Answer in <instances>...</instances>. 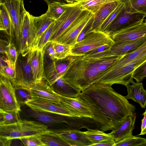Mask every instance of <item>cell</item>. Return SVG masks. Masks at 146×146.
Returning a JSON list of instances; mask_svg holds the SVG:
<instances>
[{
	"mask_svg": "<svg viewBox=\"0 0 146 146\" xmlns=\"http://www.w3.org/2000/svg\"><path fill=\"white\" fill-rule=\"evenodd\" d=\"M0 29L5 33L11 40L14 36L11 23L7 10L5 5L0 3Z\"/></svg>",
	"mask_w": 146,
	"mask_h": 146,
	"instance_id": "4316f807",
	"label": "cell"
},
{
	"mask_svg": "<svg viewBox=\"0 0 146 146\" xmlns=\"http://www.w3.org/2000/svg\"><path fill=\"white\" fill-rule=\"evenodd\" d=\"M129 2L135 12L146 15V0H130Z\"/></svg>",
	"mask_w": 146,
	"mask_h": 146,
	"instance_id": "60d3db41",
	"label": "cell"
},
{
	"mask_svg": "<svg viewBox=\"0 0 146 146\" xmlns=\"http://www.w3.org/2000/svg\"><path fill=\"white\" fill-rule=\"evenodd\" d=\"M53 42L56 52V58L57 60L65 59L70 56L71 46L64 44Z\"/></svg>",
	"mask_w": 146,
	"mask_h": 146,
	"instance_id": "d590c367",
	"label": "cell"
},
{
	"mask_svg": "<svg viewBox=\"0 0 146 146\" xmlns=\"http://www.w3.org/2000/svg\"><path fill=\"white\" fill-rule=\"evenodd\" d=\"M6 7L11 20L16 44L20 47L22 26L27 12L23 0H0Z\"/></svg>",
	"mask_w": 146,
	"mask_h": 146,
	"instance_id": "ba28073f",
	"label": "cell"
},
{
	"mask_svg": "<svg viewBox=\"0 0 146 146\" xmlns=\"http://www.w3.org/2000/svg\"><path fill=\"white\" fill-rule=\"evenodd\" d=\"M13 85L17 101L21 106L25 104L32 98L30 88L19 85Z\"/></svg>",
	"mask_w": 146,
	"mask_h": 146,
	"instance_id": "4dcf8cb0",
	"label": "cell"
},
{
	"mask_svg": "<svg viewBox=\"0 0 146 146\" xmlns=\"http://www.w3.org/2000/svg\"><path fill=\"white\" fill-rule=\"evenodd\" d=\"M51 87L57 94L66 97L76 98L78 97L81 93L61 77L58 78Z\"/></svg>",
	"mask_w": 146,
	"mask_h": 146,
	"instance_id": "484cf974",
	"label": "cell"
},
{
	"mask_svg": "<svg viewBox=\"0 0 146 146\" xmlns=\"http://www.w3.org/2000/svg\"><path fill=\"white\" fill-rule=\"evenodd\" d=\"M83 132L92 143L91 146L104 141L113 139L110 133H106L100 130L88 129Z\"/></svg>",
	"mask_w": 146,
	"mask_h": 146,
	"instance_id": "f546056e",
	"label": "cell"
},
{
	"mask_svg": "<svg viewBox=\"0 0 146 146\" xmlns=\"http://www.w3.org/2000/svg\"><path fill=\"white\" fill-rule=\"evenodd\" d=\"M130 85H127L126 87L127 95L125 96L127 99H131L138 103L141 108L146 107V91L143 87L142 82H135L133 80Z\"/></svg>",
	"mask_w": 146,
	"mask_h": 146,
	"instance_id": "603a6c76",
	"label": "cell"
},
{
	"mask_svg": "<svg viewBox=\"0 0 146 146\" xmlns=\"http://www.w3.org/2000/svg\"><path fill=\"white\" fill-rule=\"evenodd\" d=\"M0 110L14 111L18 113L21 111V106L17 101L13 85L10 80L1 76Z\"/></svg>",
	"mask_w": 146,
	"mask_h": 146,
	"instance_id": "8fae6325",
	"label": "cell"
},
{
	"mask_svg": "<svg viewBox=\"0 0 146 146\" xmlns=\"http://www.w3.org/2000/svg\"><path fill=\"white\" fill-rule=\"evenodd\" d=\"M62 78L81 92L92 84L94 79L115 63L123 56L114 55L109 48L98 53L72 56Z\"/></svg>",
	"mask_w": 146,
	"mask_h": 146,
	"instance_id": "7a4b0ae2",
	"label": "cell"
},
{
	"mask_svg": "<svg viewBox=\"0 0 146 146\" xmlns=\"http://www.w3.org/2000/svg\"><path fill=\"white\" fill-rule=\"evenodd\" d=\"M39 136L44 146H69L57 132L48 130Z\"/></svg>",
	"mask_w": 146,
	"mask_h": 146,
	"instance_id": "83f0119b",
	"label": "cell"
},
{
	"mask_svg": "<svg viewBox=\"0 0 146 146\" xmlns=\"http://www.w3.org/2000/svg\"><path fill=\"white\" fill-rule=\"evenodd\" d=\"M146 41V36L137 39L115 42L110 50L114 55L123 56L141 46Z\"/></svg>",
	"mask_w": 146,
	"mask_h": 146,
	"instance_id": "ac0fdd59",
	"label": "cell"
},
{
	"mask_svg": "<svg viewBox=\"0 0 146 146\" xmlns=\"http://www.w3.org/2000/svg\"><path fill=\"white\" fill-rule=\"evenodd\" d=\"M115 1H116L120 3H125L129 2L130 0H114Z\"/></svg>",
	"mask_w": 146,
	"mask_h": 146,
	"instance_id": "c3c4849f",
	"label": "cell"
},
{
	"mask_svg": "<svg viewBox=\"0 0 146 146\" xmlns=\"http://www.w3.org/2000/svg\"><path fill=\"white\" fill-rule=\"evenodd\" d=\"M142 115H143L144 116L141 120V131L140 133L137 135L146 134V110Z\"/></svg>",
	"mask_w": 146,
	"mask_h": 146,
	"instance_id": "f6af8a7d",
	"label": "cell"
},
{
	"mask_svg": "<svg viewBox=\"0 0 146 146\" xmlns=\"http://www.w3.org/2000/svg\"><path fill=\"white\" fill-rule=\"evenodd\" d=\"M115 146H146V139L132 135L115 142Z\"/></svg>",
	"mask_w": 146,
	"mask_h": 146,
	"instance_id": "836d02e7",
	"label": "cell"
},
{
	"mask_svg": "<svg viewBox=\"0 0 146 146\" xmlns=\"http://www.w3.org/2000/svg\"><path fill=\"white\" fill-rule=\"evenodd\" d=\"M32 51L31 65L35 84L43 80L44 72V57L45 51L34 50Z\"/></svg>",
	"mask_w": 146,
	"mask_h": 146,
	"instance_id": "44dd1931",
	"label": "cell"
},
{
	"mask_svg": "<svg viewBox=\"0 0 146 146\" xmlns=\"http://www.w3.org/2000/svg\"><path fill=\"white\" fill-rule=\"evenodd\" d=\"M94 15L90 11L83 10L79 16L56 42L71 46L74 45L77 42L78 37L83 29Z\"/></svg>",
	"mask_w": 146,
	"mask_h": 146,
	"instance_id": "7c38bea8",
	"label": "cell"
},
{
	"mask_svg": "<svg viewBox=\"0 0 146 146\" xmlns=\"http://www.w3.org/2000/svg\"><path fill=\"white\" fill-rule=\"evenodd\" d=\"M60 95V100L58 104L78 115L80 118L92 119L94 115L89 108L79 97L72 98Z\"/></svg>",
	"mask_w": 146,
	"mask_h": 146,
	"instance_id": "9a60e30c",
	"label": "cell"
},
{
	"mask_svg": "<svg viewBox=\"0 0 146 146\" xmlns=\"http://www.w3.org/2000/svg\"><path fill=\"white\" fill-rule=\"evenodd\" d=\"M146 16L144 14L135 12L129 2L125 3L122 9L104 31L110 34L136 25L143 22Z\"/></svg>",
	"mask_w": 146,
	"mask_h": 146,
	"instance_id": "52a82bcc",
	"label": "cell"
},
{
	"mask_svg": "<svg viewBox=\"0 0 146 146\" xmlns=\"http://www.w3.org/2000/svg\"><path fill=\"white\" fill-rule=\"evenodd\" d=\"M44 48H46V51L51 60H54L56 59V52L53 42H48Z\"/></svg>",
	"mask_w": 146,
	"mask_h": 146,
	"instance_id": "ee69618b",
	"label": "cell"
},
{
	"mask_svg": "<svg viewBox=\"0 0 146 146\" xmlns=\"http://www.w3.org/2000/svg\"><path fill=\"white\" fill-rule=\"evenodd\" d=\"M48 5L55 2H58L63 4H68V3L64 0H44Z\"/></svg>",
	"mask_w": 146,
	"mask_h": 146,
	"instance_id": "7dc6e473",
	"label": "cell"
},
{
	"mask_svg": "<svg viewBox=\"0 0 146 146\" xmlns=\"http://www.w3.org/2000/svg\"><path fill=\"white\" fill-rule=\"evenodd\" d=\"M111 86L94 83L78 97L90 109L92 119L104 132L117 128L128 116L136 114L135 106Z\"/></svg>",
	"mask_w": 146,
	"mask_h": 146,
	"instance_id": "6da1fadb",
	"label": "cell"
},
{
	"mask_svg": "<svg viewBox=\"0 0 146 146\" xmlns=\"http://www.w3.org/2000/svg\"><path fill=\"white\" fill-rule=\"evenodd\" d=\"M21 119L36 121L46 125L49 131L58 132L65 130L62 128L66 123V116L34 109L26 104L21 106Z\"/></svg>",
	"mask_w": 146,
	"mask_h": 146,
	"instance_id": "5b68a950",
	"label": "cell"
},
{
	"mask_svg": "<svg viewBox=\"0 0 146 146\" xmlns=\"http://www.w3.org/2000/svg\"><path fill=\"white\" fill-rule=\"evenodd\" d=\"M32 54L31 51L27 55L23 56L19 53L16 64V78L11 82L13 85L29 88L35 84L31 65Z\"/></svg>",
	"mask_w": 146,
	"mask_h": 146,
	"instance_id": "30bf717a",
	"label": "cell"
},
{
	"mask_svg": "<svg viewBox=\"0 0 146 146\" xmlns=\"http://www.w3.org/2000/svg\"><path fill=\"white\" fill-rule=\"evenodd\" d=\"M57 133L69 146H91L93 144L84 132L79 130L66 129Z\"/></svg>",
	"mask_w": 146,
	"mask_h": 146,
	"instance_id": "d6986e66",
	"label": "cell"
},
{
	"mask_svg": "<svg viewBox=\"0 0 146 146\" xmlns=\"http://www.w3.org/2000/svg\"><path fill=\"white\" fill-rule=\"evenodd\" d=\"M62 61V59L52 60L44 68L42 81L50 87L58 78L64 75L66 70L68 63Z\"/></svg>",
	"mask_w": 146,
	"mask_h": 146,
	"instance_id": "2e32d148",
	"label": "cell"
},
{
	"mask_svg": "<svg viewBox=\"0 0 146 146\" xmlns=\"http://www.w3.org/2000/svg\"><path fill=\"white\" fill-rule=\"evenodd\" d=\"M146 60V50L135 58L119 68L111 66L93 80L92 84L100 83L112 86L114 84L126 86L133 80L132 76L135 70Z\"/></svg>",
	"mask_w": 146,
	"mask_h": 146,
	"instance_id": "3957f363",
	"label": "cell"
},
{
	"mask_svg": "<svg viewBox=\"0 0 146 146\" xmlns=\"http://www.w3.org/2000/svg\"><path fill=\"white\" fill-rule=\"evenodd\" d=\"M136 117L135 115L128 116L118 128L110 133L115 142L132 135Z\"/></svg>",
	"mask_w": 146,
	"mask_h": 146,
	"instance_id": "7402d4cb",
	"label": "cell"
},
{
	"mask_svg": "<svg viewBox=\"0 0 146 146\" xmlns=\"http://www.w3.org/2000/svg\"><path fill=\"white\" fill-rule=\"evenodd\" d=\"M48 127L36 121L21 119L18 122L0 126V137L13 140L40 135L48 131Z\"/></svg>",
	"mask_w": 146,
	"mask_h": 146,
	"instance_id": "277c9868",
	"label": "cell"
},
{
	"mask_svg": "<svg viewBox=\"0 0 146 146\" xmlns=\"http://www.w3.org/2000/svg\"><path fill=\"white\" fill-rule=\"evenodd\" d=\"M19 113L16 111L0 110V126L13 124L21 119Z\"/></svg>",
	"mask_w": 146,
	"mask_h": 146,
	"instance_id": "d6a6232c",
	"label": "cell"
},
{
	"mask_svg": "<svg viewBox=\"0 0 146 146\" xmlns=\"http://www.w3.org/2000/svg\"><path fill=\"white\" fill-rule=\"evenodd\" d=\"M120 3L116 1H112L103 5L94 14V20L90 31H101V27L103 22Z\"/></svg>",
	"mask_w": 146,
	"mask_h": 146,
	"instance_id": "cb8c5ba5",
	"label": "cell"
},
{
	"mask_svg": "<svg viewBox=\"0 0 146 146\" xmlns=\"http://www.w3.org/2000/svg\"><path fill=\"white\" fill-rule=\"evenodd\" d=\"M40 135L29 136L19 139L23 145L27 146H44L40 139Z\"/></svg>",
	"mask_w": 146,
	"mask_h": 146,
	"instance_id": "ab89813d",
	"label": "cell"
},
{
	"mask_svg": "<svg viewBox=\"0 0 146 146\" xmlns=\"http://www.w3.org/2000/svg\"><path fill=\"white\" fill-rule=\"evenodd\" d=\"M31 15L27 11L21 31L19 53L23 56L32 50L35 36V28L31 18Z\"/></svg>",
	"mask_w": 146,
	"mask_h": 146,
	"instance_id": "4fadbf2b",
	"label": "cell"
},
{
	"mask_svg": "<svg viewBox=\"0 0 146 146\" xmlns=\"http://www.w3.org/2000/svg\"><path fill=\"white\" fill-rule=\"evenodd\" d=\"M145 23H146V19L145 20Z\"/></svg>",
	"mask_w": 146,
	"mask_h": 146,
	"instance_id": "f907efd6",
	"label": "cell"
},
{
	"mask_svg": "<svg viewBox=\"0 0 146 146\" xmlns=\"http://www.w3.org/2000/svg\"><path fill=\"white\" fill-rule=\"evenodd\" d=\"M65 12L55 21L54 31L48 42H56L79 16L83 10L72 4H67Z\"/></svg>",
	"mask_w": 146,
	"mask_h": 146,
	"instance_id": "9c48e42d",
	"label": "cell"
},
{
	"mask_svg": "<svg viewBox=\"0 0 146 146\" xmlns=\"http://www.w3.org/2000/svg\"><path fill=\"white\" fill-rule=\"evenodd\" d=\"M29 88L32 96L41 98L56 104H59L60 100L59 95L43 81L34 84Z\"/></svg>",
	"mask_w": 146,
	"mask_h": 146,
	"instance_id": "ffe728a7",
	"label": "cell"
},
{
	"mask_svg": "<svg viewBox=\"0 0 146 146\" xmlns=\"http://www.w3.org/2000/svg\"><path fill=\"white\" fill-rule=\"evenodd\" d=\"M67 4L55 2L48 5V9L45 13L49 17L56 20L65 12L67 8Z\"/></svg>",
	"mask_w": 146,
	"mask_h": 146,
	"instance_id": "1f68e13d",
	"label": "cell"
},
{
	"mask_svg": "<svg viewBox=\"0 0 146 146\" xmlns=\"http://www.w3.org/2000/svg\"><path fill=\"white\" fill-rule=\"evenodd\" d=\"M114 0H79L71 3L78 6L83 10H86L94 14L105 3Z\"/></svg>",
	"mask_w": 146,
	"mask_h": 146,
	"instance_id": "f1b7e54d",
	"label": "cell"
},
{
	"mask_svg": "<svg viewBox=\"0 0 146 146\" xmlns=\"http://www.w3.org/2000/svg\"><path fill=\"white\" fill-rule=\"evenodd\" d=\"M66 1L68 4L73 3L78 1L79 0H64Z\"/></svg>",
	"mask_w": 146,
	"mask_h": 146,
	"instance_id": "681fc988",
	"label": "cell"
},
{
	"mask_svg": "<svg viewBox=\"0 0 146 146\" xmlns=\"http://www.w3.org/2000/svg\"><path fill=\"white\" fill-rule=\"evenodd\" d=\"M114 42L109 33L101 31H91L80 41L71 46L70 56H83L103 45L111 46Z\"/></svg>",
	"mask_w": 146,
	"mask_h": 146,
	"instance_id": "8992f818",
	"label": "cell"
},
{
	"mask_svg": "<svg viewBox=\"0 0 146 146\" xmlns=\"http://www.w3.org/2000/svg\"><path fill=\"white\" fill-rule=\"evenodd\" d=\"M94 15L91 18L81 31L78 37L77 42L82 40L86 34L91 31L94 20Z\"/></svg>",
	"mask_w": 146,
	"mask_h": 146,
	"instance_id": "7bdbcfd3",
	"label": "cell"
},
{
	"mask_svg": "<svg viewBox=\"0 0 146 146\" xmlns=\"http://www.w3.org/2000/svg\"><path fill=\"white\" fill-rule=\"evenodd\" d=\"M132 76L138 82H140L146 77V60L135 70Z\"/></svg>",
	"mask_w": 146,
	"mask_h": 146,
	"instance_id": "b9f144b4",
	"label": "cell"
},
{
	"mask_svg": "<svg viewBox=\"0 0 146 146\" xmlns=\"http://www.w3.org/2000/svg\"><path fill=\"white\" fill-rule=\"evenodd\" d=\"M25 104L31 108L40 111L56 113L68 117L80 118L77 115L58 104L36 96H32V98Z\"/></svg>",
	"mask_w": 146,
	"mask_h": 146,
	"instance_id": "5bb4252c",
	"label": "cell"
},
{
	"mask_svg": "<svg viewBox=\"0 0 146 146\" xmlns=\"http://www.w3.org/2000/svg\"><path fill=\"white\" fill-rule=\"evenodd\" d=\"M31 18L35 28V36L32 50L35 48L41 35L55 20L49 17L46 13L38 17L32 15Z\"/></svg>",
	"mask_w": 146,
	"mask_h": 146,
	"instance_id": "d4e9b609",
	"label": "cell"
},
{
	"mask_svg": "<svg viewBox=\"0 0 146 146\" xmlns=\"http://www.w3.org/2000/svg\"><path fill=\"white\" fill-rule=\"evenodd\" d=\"M5 54L11 65L16 68L18 55L14 44L11 41L7 46Z\"/></svg>",
	"mask_w": 146,
	"mask_h": 146,
	"instance_id": "74e56055",
	"label": "cell"
},
{
	"mask_svg": "<svg viewBox=\"0 0 146 146\" xmlns=\"http://www.w3.org/2000/svg\"><path fill=\"white\" fill-rule=\"evenodd\" d=\"M125 3H120L108 17L101 25L100 30L104 31L124 7Z\"/></svg>",
	"mask_w": 146,
	"mask_h": 146,
	"instance_id": "f35d334b",
	"label": "cell"
},
{
	"mask_svg": "<svg viewBox=\"0 0 146 146\" xmlns=\"http://www.w3.org/2000/svg\"><path fill=\"white\" fill-rule=\"evenodd\" d=\"M0 74L1 76L12 82L16 78V68L13 67L8 60L6 62L0 63Z\"/></svg>",
	"mask_w": 146,
	"mask_h": 146,
	"instance_id": "e575fe53",
	"label": "cell"
},
{
	"mask_svg": "<svg viewBox=\"0 0 146 146\" xmlns=\"http://www.w3.org/2000/svg\"><path fill=\"white\" fill-rule=\"evenodd\" d=\"M55 24V21L41 35L33 50H43L44 49L46 44L48 42L54 31Z\"/></svg>",
	"mask_w": 146,
	"mask_h": 146,
	"instance_id": "8d00e7d4",
	"label": "cell"
},
{
	"mask_svg": "<svg viewBox=\"0 0 146 146\" xmlns=\"http://www.w3.org/2000/svg\"><path fill=\"white\" fill-rule=\"evenodd\" d=\"M115 142L113 139L106 140L95 144L93 146H115Z\"/></svg>",
	"mask_w": 146,
	"mask_h": 146,
	"instance_id": "bcb514c9",
	"label": "cell"
},
{
	"mask_svg": "<svg viewBox=\"0 0 146 146\" xmlns=\"http://www.w3.org/2000/svg\"><path fill=\"white\" fill-rule=\"evenodd\" d=\"M110 34L114 42L137 39L146 36V23L143 22Z\"/></svg>",
	"mask_w": 146,
	"mask_h": 146,
	"instance_id": "e0dca14e",
	"label": "cell"
}]
</instances>
